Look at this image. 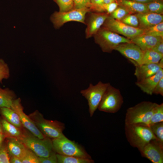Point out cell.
<instances>
[{"instance_id": "6da1fadb", "label": "cell", "mask_w": 163, "mask_h": 163, "mask_svg": "<svg viewBox=\"0 0 163 163\" xmlns=\"http://www.w3.org/2000/svg\"><path fill=\"white\" fill-rule=\"evenodd\" d=\"M158 104L149 101H142L126 110L125 124L148 126L155 109Z\"/></svg>"}, {"instance_id": "7a4b0ae2", "label": "cell", "mask_w": 163, "mask_h": 163, "mask_svg": "<svg viewBox=\"0 0 163 163\" xmlns=\"http://www.w3.org/2000/svg\"><path fill=\"white\" fill-rule=\"evenodd\" d=\"M126 136L130 145L141 150L151 140L156 139L149 126L136 124H125Z\"/></svg>"}, {"instance_id": "3957f363", "label": "cell", "mask_w": 163, "mask_h": 163, "mask_svg": "<svg viewBox=\"0 0 163 163\" xmlns=\"http://www.w3.org/2000/svg\"><path fill=\"white\" fill-rule=\"evenodd\" d=\"M28 116L45 137L52 139L60 138L64 136L62 133L65 128L64 123L56 120H46L38 110L30 113Z\"/></svg>"}, {"instance_id": "277c9868", "label": "cell", "mask_w": 163, "mask_h": 163, "mask_svg": "<svg viewBox=\"0 0 163 163\" xmlns=\"http://www.w3.org/2000/svg\"><path fill=\"white\" fill-rule=\"evenodd\" d=\"M18 139L39 157H47L54 151L51 139L46 137L40 139L24 127L23 134Z\"/></svg>"}, {"instance_id": "5b68a950", "label": "cell", "mask_w": 163, "mask_h": 163, "mask_svg": "<svg viewBox=\"0 0 163 163\" xmlns=\"http://www.w3.org/2000/svg\"><path fill=\"white\" fill-rule=\"evenodd\" d=\"M93 36L95 43L104 52L111 53L121 43L132 42L130 39L120 36L102 26Z\"/></svg>"}, {"instance_id": "8992f818", "label": "cell", "mask_w": 163, "mask_h": 163, "mask_svg": "<svg viewBox=\"0 0 163 163\" xmlns=\"http://www.w3.org/2000/svg\"><path fill=\"white\" fill-rule=\"evenodd\" d=\"M53 149L63 155L91 159L84 148L74 141L68 139L64 135L62 137L52 139Z\"/></svg>"}, {"instance_id": "52a82bcc", "label": "cell", "mask_w": 163, "mask_h": 163, "mask_svg": "<svg viewBox=\"0 0 163 163\" xmlns=\"http://www.w3.org/2000/svg\"><path fill=\"white\" fill-rule=\"evenodd\" d=\"M123 102V98L119 89L109 83L104 92L97 109L107 113H114L121 108Z\"/></svg>"}, {"instance_id": "ba28073f", "label": "cell", "mask_w": 163, "mask_h": 163, "mask_svg": "<svg viewBox=\"0 0 163 163\" xmlns=\"http://www.w3.org/2000/svg\"><path fill=\"white\" fill-rule=\"evenodd\" d=\"M91 11L89 8H74L66 12L55 11L50 16V19L56 29L59 28L67 22L76 21L85 24L86 14Z\"/></svg>"}, {"instance_id": "9c48e42d", "label": "cell", "mask_w": 163, "mask_h": 163, "mask_svg": "<svg viewBox=\"0 0 163 163\" xmlns=\"http://www.w3.org/2000/svg\"><path fill=\"white\" fill-rule=\"evenodd\" d=\"M109 84L99 81L96 85H93L91 83L87 89L81 91V94L87 100L91 117L92 116L97 109L103 94Z\"/></svg>"}, {"instance_id": "30bf717a", "label": "cell", "mask_w": 163, "mask_h": 163, "mask_svg": "<svg viewBox=\"0 0 163 163\" xmlns=\"http://www.w3.org/2000/svg\"><path fill=\"white\" fill-rule=\"evenodd\" d=\"M102 26L112 32L123 35L130 40L143 34L144 31L143 30L130 26L115 19L110 15Z\"/></svg>"}, {"instance_id": "8fae6325", "label": "cell", "mask_w": 163, "mask_h": 163, "mask_svg": "<svg viewBox=\"0 0 163 163\" xmlns=\"http://www.w3.org/2000/svg\"><path fill=\"white\" fill-rule=\"evenodd\" d=\"M10 108L18 114L24 128L40 139L46 137L38 129L33 121L24 112V108L22 105L20 98H16L14 100Z\"/></svg>"}, {"instance_id": "7c38bea8", "label": "cell", "mask_w": 163, "mask_h": 163, "mask_svg": "<svg viewBox=\"0 0 163 163\" xmlns=\"http://www.w3.org/2000/svg\"><path fill=\"white\" fill-rule=\"evenodd\" d=\"M114 50L129 59L135 65L140 64L145 53L138 45L132 42L121 43L115 47Z\"/></svg>"}, {"instance_id": "4fadbf2b", "label": "cell", "mask_w": 163, "mask_h": 163, "mask_svg": "<svg viewBox=\"0 0 163 163\" xmlns=\"http://www.w3.org/2000/svg\"><path fill=\"white\" fill-rule=\"evenodd\" d=\"M139 151L142 156L153 163L163 162V145L156 139L151 140Z\"/></svg>"}, {"instance_id": "5bb4252c", "label": "cell", "mask_w": 163, "mask_h": 163, "mask_svg": "<svg viewBox=\"0 0 163 163\" xmlns=\"http://www.w3.org/2000/svg\"><path fill=\"white\" fill-rule=\"evenodd\" d=\"M88 16L85 24L86 38H88L92 36L97 32L102 25L105 19L109 15L106 13H97L92 11L88 12Z\"/></svg>"}, {"instance_id": "9a60e30c", "label": "cell", "mask_w": 163, "mask_h": 163, "mask_svg": "<svg viewBox=\"0 0 163 163\" xmlns=\"http://www.w3.org/2000/svg\"><path fill=\"white\" fill-rule=\"evenodd\" d=\"M136 14L139 21L138 28L143 30L163 22L162 14L150 12Z\"/></svg>"}, {"instance_id": "2e32d148", "label": "cell", "mask_w": 163, "mask_h": 163, "mask_svg": "<svg viewBox=\"0 0 163 163\" xmlns=\"http://www.w3.org/2000/svg\"><path fill=\"white\" fill-rule=\"evenodd\" d=\"M163 77V69L161 68L155 74L135 84L144 92L152 95L157 83Z\"/></svg>"}, {"instance_id": "e0dca14e", "label": "cell", "mask_w": 163, "mask_h": 163, "mask_svg": "<svg viewBox=\"0 0 163 163\" xmlns=\"http://www.w3.org/2000/svg\"><path fill=\"white\" fill-rule=\"evenodd\" d=\"M136 69L134 75L137 81L140 82L145 78L155 74L161 68L157 63H151L141 65H135Z\"/></svg>"}, {"instance_id": "ac0fdd59", "label": "cell", "mask_w": 163, "mask_h": 163, "mask_svg": "<svg viewBox=\"0 0 163 163\" xmlns=\"http://www.w3.org/2000/svg\"><path fill=\"white\" fill-rule=\"evenodd\" d=\"M132 42L138 45L143 51L151 49L158 43L163 41V38L155 37L142 34L130 40Z\"/></svg>"}, {"instance_id": "d6986e66", "label": "cell", "mask_w": 163, "mask_h": 163, "mask_svg": "<svg viewBox=\"0 0 163 163\" xmlns=\"http://www.w3.org/2000/svg\"><path fill=\"white\" fill-rule=\"evenodd\" d=\"M5 140L9 157L15 156L20 159L26 147L17 138L7 137L5 138Z\"/></svg>"}, {"instance_id": "ffe728a7", "label": "cell", "mask_w": 163, "mask_h": 163, "mask_svg": "<svg viewBox=\"0 0 163 163\" xmlns=\"http://www.w3.org/2000/svg\"><path fill=\"white\" fill-rule=\"evenodd\" d=\"M119 5L125 8L130 14H137L149 12L145 4L129 0H117Z\"/></svg>"}, {"instance_id": "44dd1931", "label": "cell", "mask_w": 163, "mask_h": 163, "mask_svg": "<svg viewBox=\"0 0 163 163\" xmlns=\"http://www.w3.org/2000/svg\"><path fill=\"white\" fill-rule=\"evenodd\" d=\"M0 120L3 133L5 138L13 137L18 139L22 136L24 128L21 129L16 127L2 117L0 118Z\"/></svg>"}, {"instance_id": "7402d4cb", "label": "cell", "mask_w": 163, "mask_h": 163, "mask_svg": "<svg viewBox=\"0 0 163 163\" xmlns=\"http://www.w3.org/2000/svg\"><path fill=\"white\" fill-rule=\"evenodd\" d=\"M0 114L2 117L16 127L21 129L24 128L18 114L11 108L0 107Z\"/></svg>"}, {"instance_id": "603a6c76", "label": "cell", "mask_w": 163, "mask_h": 163, "mask_svg": "<svg viewBox=\"0 0 163 163\" xmlns=\"http://www.w3.org/2000/svg\"><path fill=\"white\" fill-rule=\"evenodd\" d=\"M16 97L13 91L8 88H2L0 85V107L11 108Z\"/></svg>"}, {"instance_id": "cb8c5ba5", "label": "cell", "mask_w": 163, "mask_h": 163, "mask_svg": "<svg viewBox=\"0 0 163 163\" xmlns=\"http://www.w3.org/2000/svg\"><path fill=\"white\" fill-rule=\"evenodd\" d=\"M118 4L117 2L110 4L101 3L94 4L91 3L89 8L90 11L104 13L110 15L117 7Z\"/></svg>"}, {"instance_id": "d4e9b609", "label": "cell", "mask_w": 163, "mask_h": 163, "mask_svg": "<svg viewBox=\"0 0 163 163\" xmlns=\"http://www.w3.org/2000/svg\"><path fill=\"white\" fill-rule=\"evenodd\" d=\"M57 163H93L91 159L63 155L56 153Z\"/></svg>"}, {"instance_id": "484cf974", "label": "cell", "mask_w": 163, "mask_h": 163, "mask_svg": "<svg viewBox=\"0 0 163 163\" xmlns=\"http://www.w3.org/2000/svg\"><path fill=\"white\" fill-rule=\"evenodd\" d=\"M162 58H163V55L151 49L145 51L142 59L139 65L157 63Z\"/></svg>"}, {"instance_id": "4316f807", "label": "cell", "mask_w": 163, "mask_h": 163, "mask_svg": "<svg viewBox=\"0 0 163 163\" xmlns=\"http://www.w3.org/2000/svg\"><path fill=\"white\" fill-rule=\"evenodd\" d=\"M20 159L22 163H40L39 157L27 147Z\"/></svg>"}, {"instance_id": "83f0119b", "label": "cell", "mask_w": 163, "mask_h": 163, "mask_svg": "<svg viewBox=\"0 0 163 163\" xmlns=\"http://www.w3.org/2000/svg\"><path fill=\"white\" fill-rule=\"evenodd\" d=\"M163 122V104H158L151 116L148 124V126H150L153 124Z\"/></svg>"}, {"instance_id": "f1b7e54d", "label": "cell", "mask_w": 163, "mask_h": 163, "mask_svg": "<svg viewBox=\"0 0 163 163\" xmlns=\"http://www.w3.org/2000/svg\"><path fill=\"white\" fill-rule=\"evenodd\" d=\"M149 12L162 14L163 13V0H157L145 3Z\"/></svg>"}, {"instance_id": "f546056e", "label": "cell", "mask_w": 163, "mask_h": 163, "mask_svg": "<svg viewBox=\"0 0 163 163\" xmlns=\"http://www.w3.org/2000/svg\"><path fill=\"white\" fill-rule=\"evenodd\" d=\"M143 34L163 38V22L143 30Z\"/></svg>"}, {"instance_id": "4dcf8cb0", "label": "cell", "mask_w": 163, "mask_h": 163, "mask_svg": "<svg viewBox=\"0 0 163 163\" xmlns=\"http://www.w3.org/2000/svg\"><path fill=\"white\" fill-rule=\"evenodd\" d=\"M157 141L163 145V122L155 123L149 126Z\"/></svg>"}, {"instance_id": "1f68e13d", "label": "cell", "mask_w": 163, "mask_h": 163, "mask_svg": "<svg viewBox=\"0 0 163 163\" xmlns=\"http://www.w3.org/2000/svg\"><path fill=\"white\" fill-rule=\"evenodd\" d=\"M58 6L60 12H66L74 9V0H53Z\"/></svg>"}, {"instance_id": "d6a6232c", "label": "cell", "mask_w": 163, "mask_h": 163, "mask_svg": "<svg viewBox=\"0 0 163 163\" xmlns=\"http://www.w3.org/2000/svg\"><path fill=\"white\" fill-rule=\"evenodd\" d=\"M120 21L130 26L138 28L139 21L136 14H129Z\"/></svg>"}, {"instance_id": "836d02e7", "label": "cell", "mask_w": 163, "mask_h": 163, "mask_svg": "<svg viewBox=\"0 0 163 163\" xmlns=\"http://www.w3.org/2000/svg\"><path fill=\"white\" fill-rule=\"evenodd\" d=\"M10 76V69L8 64L2 59H0V82L2 84L3 79H8Z\"/></svg>"}, {"instance_id": "e575fe53", "label": "cell", "mask_w": 163, "mask_h": 163, "mask_svg": "<svg viewBox=\"0 0 163 163\" xmlns=\"http://www.w3.org/2000/svg\"><path fill=\"white\" fill-rule=\"evenodd\" d=\"M129 14H130L125 8L118 5L115 9L109 15L114 19L120 21Z\"/></svg>"}, {"instance_id": "d590c367", "label": "cell", "mask_w": 163, "mask_h": 163, "mask_svg": "<svg viewBox=\"0 0 163 163\" xmlns=\"http://www.w3.org/2000/svg\"><path fill=\"white\" fill-rule=\"evenodd\" d=\"M0 163H10L9 157L5 140L0 145Z\"/></svg>"}, {"instance_id": "8d00e7d4", "label": "cell", "mask_w": 163, "mask_h": 163, "mask_svg": "<svg viewBox=\"0 0 163 163\" xmlns=\"http://www.w3.org/2000/svg\"><path fill=\"white\" fill-rule=\"evenodd\" d=\"M56 153L53 151L49 156L39 157L40 163H57Z\"/></svg>"}, {"instance_id": "74e56055", "label": "cell", "mask_w": 163, "mask_h": 163, "mask_svg": "<svg viewBox=\"0 0 163 163\" xmlns=\"http://www.w3.org/2000/svg\"><path fill=\"white\" fill-rule=\"evenodd\" d=\"M74 8H89L91 3V0H74Z\"/></svg>"}, {"instance_id": "f35d334b", "label": "cell", "mask_w": 163, "mask_h": 163, "mask_svg": "<svg viewBox=\"0 0 163 163\" xmlns=\"http://www.w3.org/2000/svg\"><path fill=\"white\" fill-rule=\"evenodd\" d=\"M153 94H159L163 96V77L157 83L153 91Z\"/></svg>"}, {"instance_id": "ab89813d", "label": "cell", "mask_w": 163, "mask_h": 163, "mask_svg": "<svg viewBox=\"0 0 163 163\" xmlns=\"http://www.w3.org/2000/svg\"><path fill=\"white\" fill-rule=\"evenodd\" d=\"M151 49L163 55V41L158 43Z\"/></svg>"}, {"instance_id": "60d3db41", "label": "cell", "mask_w": 163, "mask_h": 163, "mask_svg": "<svg viewBox=\"0 0 163 163\" xmlns=\"http://www.w3.org/2000/svg\"><path fill=\"white\" fill-rule=\"evenodd\" d=\"M9 157L10 163H22L21 159L17 157L11 156Z\"/></svg>"}, {"instance_id": "b9f144b4", "label": "cell", "mask_w": 163, "mask_h": 163, "mask_svg": "<svg viewBox=\"0 0 163 163\" xmlns=\"http://www.w3.org/2000/svg\"><path fill=\"white\" fill-rule=\"evenodd\" d=\"M135 2L142 3H146L149 2L157 0H129Z\"/></svg>"}, {"instance_id": "7bdbcfd3", "label": "cell", "mask_w": 163, "mask_h": 163, "mask_svg": "<svg viewBox=\"0 0 163 163\" xmlns=\"http://www.w3.org/2000/svg\"><path fill=\"white\" fill-rule=\"evenodd\" d=\"M92 4H98L103 3V0H91Z\"/></svg>"}, {"instance_id": "ee69618b", "label": "cell", "mask_w": 163, "mask_h": 163, "mask_svg": "<svg viewBox=\"0 0 163 163\" xmlns=\"http://www.w3.org/2000/svg\"><path fill=\"white\" fill-rule=\"evenodd\" d=\"M5 137L4 134L0 133V145L5 141Z\"/></svg>"}, {"instance_id": "f6af8a7d", "label": "cell", "mask_w": 163, "mask_h": 163, "mask_svg": "<svg viewBox=\"0 0 163 163\" xmlns=\"http://www.w3.org/2000/svg\"><path fill=\"white\" fill-rule=\"evenodd\" d=\"M117 0H103V3L104 4H110L117 2Z\"/></svg>"}, {"instance_id": "bcb514c9", "label": "cell", "mask_w": 163, "mask_h": 163, "mask_svg": "<svg viewBox=\"0 0 163 163\" xmlns=\"http://www.w3.org/2000/svg\"><path fill=\"white\" fill-rule=\"evenodd\" d=\"M160 67L163 69V58H162L158 63Z\"/></svg>"}, {"instance_id": "7dc6e473", "label": "cell", "mask_w": 163, "mask_h": 163, "mask_svg": "<svg viewBox=\"0 0 163 163\" xmlns=\"http://www.w3.org/2000/svg\"><path fill=\"white\" fill-rule=\"evenodd\" d=\"M0 133H3L2 124L0 122Z\"/></svg>"}]
</instances>
